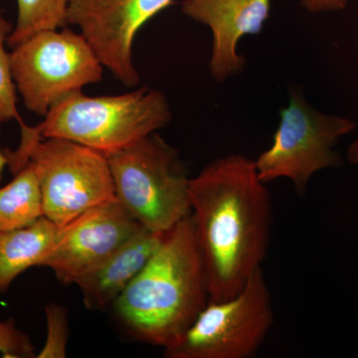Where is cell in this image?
I'll use <instances>...</instances> for the list:
<instances>
[{"mask_svg":"<svg viewBox=\"0 0 358 358\" xmlns=\"http://www.w3.org/2000/svg\"><path fill=\"white\" fill-rule=\"evenodd\" d=\"M255 160L230 155L190 178V215L203 262L209 301L242 291L262 268L272 229L271 195Z\"/></svg>","mask_w":358,"mask_h":358,"instance_id":"6da1fadb","label":"cell"},{"mask_svg":"<svg viewBox=\"0 0 358 358\" xmlns=\"http://www.w3.org/2000/svg\"><path fill=\"white\" fill-rule=\"evenodd\" d=\"M209 300L194 225L188 215L164 233L154 255L110 308L134 341L166 350L189 329Z\"/></svg>","mask_w":358,"mask_h":358,"instance_id":"7a4b0ae2","label":"cell"},{"mask_svg":"<svg viewBox=\"0 0 358 358\" xmlns=\"http://www.w3.org/2000/svg\"><path fill=\"white\" fill-rule=\"evenodd\" d=\"M20 124V147L2 155L13 174L26 162L34 167L45 217L62 227L92 207L117 200L107 155L75 141L42 138Z\"/></svg>","mask_w":358,"mask_h":358,"instance_id":"3957f363","label":"cell"},{"mask_svg":"<svg viewBox=\"0 0 358 358\" xmlns=\"http://www.w3.org/2000/svg\"><path fill=\"white\" fill-rule=\"evenodd\" d=\"M33 129L42 138L75 141L106 155L157 133L171 120L166 95L143 87L117 96L75 92L59 100Z\"/></svg>","mask_w":358,"mask_h":358,"instance_id":"277c9868","label":"cell"},{"mask_svg":"<svg viewBox=\"0 0 358 358\" xmlns=\"http://www.w3.org/2000/svg\"><path fill=\"white\" fill-rule=\"evenodd\" d=\"M107 157L117 201L143 227L162 234L190 215V178L178 150L159 134Z\"/></svg>","mask_w":358,"mask_h":358,"instance_id":"5b68a950","label":"cell"},{"mask_svg":"<svg viewBox=\"0 0 358 358\" xmlns=\"http://www.w3.org/2000/svg\"><path fill=\"white\" fill-rule=\"evenodd\" d=\"M11 72L26 109L45 117L54 103L101 82L102 63L82 33L45 30L13 48Z\"/></svg>","mask_w":358,"mask_h":358,"instance_id":"8992f818","label":"cell"},{"mask_svg":"<svg viewBox=\"0 0 358 358\" xmlns=\"http://www.w3.org/2000/svg\"><path fill=\"white\" fill-rule=\"evenodd\" d=\"M272 298L263 268L241 292L227 300L209 301L173 345L166 358H249L256 355L274 324Z\"/></svg>","mask_w":358,"mask_h":358,"instance_id":"52a82bcc","label":"cell"},{"mask_svg":"<svg viewBox=\"0 0 358 358\" xmlns=\"http://www.w3.org/2000/svg\"><path fill=\"white\" fill-rule=\"evenodd\" d=\"M280 117L272 145L255 160L257 171L265 183L289 179L296 193L303 195L313 174L341 164L334 147L352 133L355 124L317 112L296 92H292L289 105L281 110Z\"/></svg>","mask_w":358,"mask_h":358,"instance_id":"ba28073f","label":"cell"},{"mask_svg":"<svg viewBox=\"0 0 358 358\" xmlns=\"http://www.w3.org/2000/svg\"><path fill=\"white\" fill-rule=\"evenodd\" d=\"M174 0H69L67 23L79 26L103 67L129 88L140 81L133 60L138 30Z\"/></svg>","mask_w":358,"mask_h":358,"instance_id":"9c48e42d","label":"cell"},{"mask_svg":"<svg viewBox=\"0 0 358 358\" xmlns=\"http://www.w3.org/2000/svg\"><path fill=\"white\" fill-rule=\"evenodd\" d=\"M143 228L117 200L96 205L60 227L43 267L61 284L75 285Z\"/></svg>","mask_w":358,"mask_h":358,"instance_id":"30bf717a","label":"cell"},{"mask_svg":"<svg viewBox=\"0 0 358 358\" xmlns=\"http://www.w3.org/2000/svg\"><path fill=\"white\" fill-rule=\"evenodd\" d=\"M271 0H185L182 13L208 26L212 31L211 76L224 82L243 70L238 54L240 39L262 31L270 14Z\"/></svg>","mask_w":358,"mask_h":358,"instance_id":"8fae6325","label":"cell"},{"mask_svg":"<svg viewBox=\"0 0 358 358\" xmlns=\"http://www.w3.org/2000/svg\"><path fill=\"white\" fill-rule=\"evenodd\" d=\"M162 236L164 233L143 227L100 266L78 280L75 285L81 289L86 307L100 310L112 307L145 267L162 243Z\"/></svg>","mask_w":358,"mask_h":358,"instance_id":"7c38bea8","label":"cell"},{"mask_svg":"<svg viewBox=\"0 0 358 358\" xmlns=\"http://www.w3.org/2000/svg\"><path fill=\"white\" fill-rule=\"evenodd\" d=\"M59 229L43 216L28 227L0 232V296L28 268L43 267Z\"/></svg>","mask_w":358,"mask_h":358,"instance_id":"4fadbf2b","label":"cell"},{"mask_svg":"<svg viewBox=\"0 0 358 358\" xmlns=\"http://www.w3.org/2000/svg\"><path fill=\"white\" fill-rule=\"evenodd\" d=\"M43 216L38 178L32 164L26 162L0 188V232L28 227Z\"/></svg>","mask_w":358,"mask_h":358,"instance_id":"5bb4252c","label":"cell"},{"mask_svg":"<svg viewBox=\"0 0 358 358\" xmlns=\"http://www.w3.org/2000/svg\"><path fill=\"white\" fill-rule=\"evenodd\" d=\"M69 0H17L18 16L6 44L11 49L36 33L67 25Z\"/></svg>","mask_w":358,"mask_h":358,"instance_id":"9a60e30c","label":"cell"},{"mask_svg":"<svg viewBox=\"0 0 358 358\" xmlns=\"http://www.w3.org/2000/svg\"><path fill=\"white\" fill-rule=\"evenodd\" d=\"M13 26L4 17L0 9V124L16 120L22 122L17 110V96L15 83L11 72L10 53L6 44ZM4 166V157L0 150V169Z\"/></svg>","mask_w":358,"mask_h":358,"instance_id":"2e32d148","label":"cell"},{"mask_svg":"<svg viewBox=\"0 0 358 358\" xmlns=\"http://www.w3.org/2000/svg\"><path fill=\"white\" fill-rule=\"evenodd\" d=\"M47 322V338L43 348L37 357L40 358H64L68 341L67 310L60 305H49L45 308Z\"/></svg>","mask_w":358,"mask_h":358,"instance_id":"e0dca14e","label":"cell"},{"mask_svg":"<svg viewBox=\"0 0 358 358\" xmlns=\"http://www.w3.org/2000/svg\"><path fill=\"white\" fill-rule=\"evenodd\" d=\"M0 355L3 357H35L31 339L16 326L13 317L0 322Z\"/></svg>","mask_w":358,"mask_h":358,"instance_id":"ac0fdd59","label":"cell"},{"mask_svg":"<svg viewBox=\"0 0 358 358\" xmlns=\"http://www.w3.org/2000/svg\"><path fill=\"white\" fill-rule=\"evenodd\" d=\"M348 0H301V6L313 13L343 10Z\"/></svg>","mask_w":358,"mask_h":358,"instance_id":"d6986e66","label":"cell"},{"mask_svg":"<svg viewBox=\"0 0 358 358\" xmlns=\"http://www.w3.org/2000/svg\"><path fill=\"white\" fill-rule=\"evenodd\" d=\"M348 157L352 164H358V141L348 148Z\"/></svg>","mask_w":358,"mask_h":358,"instance_id":"ffe728a7","label":"cell"}]
</instances>
